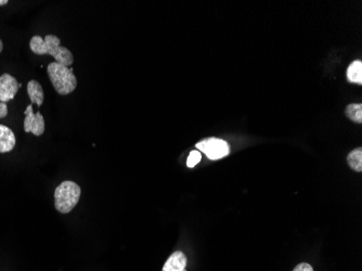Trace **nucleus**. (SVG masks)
Listing matches in <instances>:
<instances>
[{
    "label": "nucleus",
    "instance_id": "obj_15",
    "mask_svg": "<svg viewBox=\"0 0 362 271\" xmlns=\"http://www.w3.org/2000/svg\"><path fill=\"white\" fill-rule=\"evenodd\" d=\"M8 115V107L6 103H0V118H5Z\"/></svg>",
    "mask_w": 362,
    "mask_h": 271
},
{
    "label": "nucleus",
    "instance_id": "obj_14",
    "mask_svg": "<svg viewBox=\"0 0 362 271\" xmlns=\"http://www.w3.org/2000/svg\"><path fill=\"white\" fill-rule=\"evenodd\" d=\"M293 271H314V269H313L310 265L307 264V263H300V264L295 267Z\"/></svg>",
    "mask_w": 362,
    "mask_h": 271
},
{
    "label": "nucleus",
    "instance_id": "obj_3",
    "mask_svg": "<svg viewBox=\"0 0 362 271\" xmlns=\"http://www.w3.org/2000/svg\"><path fill=\"white\" fill-rule=\"evenodd\" d=\"M81 187L74 181H63L54 191V207L61 214L73 211L81 199Z\"/></svg>",
    "mask_w": 362,
    "mask_h": 271
},
{
    "label": "nucleus",
    "instance_id": "obj_11",
    "mask_svg": "<svg viewBox=\"0 0 362 271\" xmlns=\"http://www.w3.org/2000/svg\"><path fill=\"white\" fill-rule=\"evenodd\" d=\"M347 162L349 166L355 172H362V149L357 148L351 151L347 156Z\"/></svg>",
    "mask_w": 362,
    "mask_h": 271
},
{
    "label": "nucleus",
    "instance_id": "obj_1",
    "mask_svg": "<svg viewBox=\"0 0 362 271\" xmlns=\"http://www.w3.org/2000/svg\"><path fill=\"white\" fill-rule=\"evenodd\" d=\"M30 48L33 52L38 56L54 57L56 62L65 67H71L74 62V57L68 48L61 46L60 40L54 35H47L42 38L40 36H33L30 42Z\"/></svg>",
    "mask_w": 362,
    "mask_h": 271
},
{
    "label": "nucleus",
    "instance_id": "obj_6",
    "mask_svg": "<svg viewBox=\"0 0 362 271\" xmlns=\"http://www.w3.org/2000/svg\"><path fill=\"white\" fill-rule=\"evenodd\" d=\"M19 91V83L16 77L5 73L0 76V103H8Z\"/></svg>",
    "mask_w": 362,
    "mask_h": 271
},
{
    "label": "nucleus",
    "instance_id": "obj_9",
    "mask_svg": "<svg viewBox=\"0 0 362 271\" xmlns=\"http://www.w3.org/2000/svg\"><path fill=\"white\" fill-rule=\"evenodd\" d=\"M28 93L30 101H32V105L42 107L45 100L44 89H42V85L35 79L28 81Z\"/></svg>",
    "mask_w": 362,
    "mask_h": 271
},
{
    "label": "nucleus",
    "instance_id": "obj_2",
    "mask_svg": "<svg viewBox=\"0 0 362 271\" xmlns=\"http://www.w3.org/2000/svg\"><path fill=\"white\" fill-rule=\"evenodd\" d=\"M47 73L59 95H70L76 89L77 79L73 67H65L54 61L47 67Z\"/></svg>",
    "mask_w": 362,
    "mask_h": 271
},
{
    "label": "nucleus",
    "instance_id": "obj_17",
    "mask_svg": "<svg viewBox=\"0 0 362 271\" xmlns=\"http://www.w3.org/2000/svg\"><path fill=\"white\" fill-rule=\"evenodd\" d=\"M4 49V44L3 42H1V40H0V54H1V52H3Z\"/></svg>",
    "mask_w": 362,
    "mask_h": 271
},
{
    "label": "nucleus",
    "instance_id": "obj_10",
    "mask_svg": "<svg viewBox=\"0 0 362 271\" xmlns=\"http://www.w3.org/2000/svg\"><path fill=\"white\" fill-rule=\"evenodd\" d=\"M347 79L351 83H362V62L360 60L354 61L347 69Z\"/></svg>",
    "mask_w": 362,
    "mask_h": 271
},
{
    "label": "nucleus",
    "instance_id": "obj_13",
    "mask_svg": "<svg viewBox=\"0 0 362 271\" xmlns=\"http://www.w3.org/2000/svg\"><path fill=\"white\" fill-rule=\"evenodd\" d=\"M201 160H202V156H201L200 151H191L188 160H187V166L189 168H193V167L197 166L201 162Z\"/></svg>",
    "mask_w": 362,
    "mask_h": 271
},
{
    "label": "nucleus",
    "instance_id": "obj_4",
    "mask_svg": "<svg viewBox=\"0 0 362 271\" xmlns=\"http://www.w3.org/2000/svg\"><path fill=\"white\" fill-rule=\"evenodd\" d=\"M197 151L203 152L209 160L215 161L225 158L229 154V146L227 142L218 138H206L195 144Z\"/></svg>",
    "mask_w": 362,
    "mask_h": 271
},
{
    "label": "nucleus",
    "instance_id": "obj_12",
    "mask_svg": "<svg viewBox=\"0 0 362 271\" xmlns=\"http://www.w3.org/2000/svg\"><path fill=\"white\" fill-rule=\"evenodd\" d=\"M346 115L351 118V121L356 123H362V105L360 103L349 105L346 108Z\"/></svg>",
    "mask_w": 362,
    "mask_h": 271
},
{
    "label": "nucleus",
    "instance_id": "obj_5",
    "mask_svg": "<svg viewBox=\"0 0 362 271\" xmlns=\"http://www.w3.org/2000/svg\"><path fill=\"white\" fill-rule=\"evenodd\" d=\"M24 118V132H32L36 137H40L45 132V118L40 111L34 113L33 105L26 107Z\"/></svg>",
    "mask_w": 362,
    "mask_h": 271
},
{
    "label": "nucleus",
    "instance_id": "obj_7",
    "mask_svg": "<svg viewBox=\"0 0 362 271\" xmlns=\"http://www.w3.org/2000/svg\"><path fill=\"white\" fill-rule=\"evenodd\" d=\"M16 134L6 125L0 124V154H8L16 146Z\"/></svg>",
    "mask_w": 362,
    "mask_h": 271
},
{
    "label": "nucleus",
    "instance_id": "obj_8",
    "mask_svg": "<svg viewBox=\"0 0 362 271\" xmlns=\"http://www.w3.org/2000/svg\"><path fill=\"white\" fill-rule=\"evenodd\" d=\"M187 267V258L180 250L173 253L165 264L163 266L162 271H185Z\"/></svg>",
    "mask_w": 362,
    "mask_h": 271
},
{
    "label": "nucleus",
    "instance_id": "obj_16",
    "mask_svg": "<svg viewBox=\"0 0 362 271\" xmlns=\"http://www.w3.org/2000/svg\"><path fill=\"white\" fill-rule=\"evenodd\" d=\"M7 4H9L8 0H0V6H6Z\"/></svg>",
    "mask_w": 362,
    "mask_h": 271
}]
</instances>
